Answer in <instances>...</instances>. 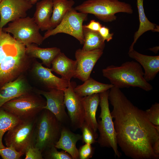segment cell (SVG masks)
<instances>
[{
    "instance_id": "obj_1",
    "label": "cell",
    "mask_w": 159,
    "mask_h": 159,
    "mask_svg": "<svg viewBox=\"0 0 159 159\" xmlns=\"http://www.w3.org/2000/svg\"><path fill=\"white\" fill-rule=\"evenodd\" d=\"M108 100L117 145L127 156L133 159H158L153 150L159 139V126L152 123L145 111L134 105L120 88L109 90Z\"/></svg>"
},
{
    "instance_id": "obj_2",
    "label": "cell",
    "mask_w": 159,
    "mask_h": 159,
    "mask_svg": "<svg viewBox=\"0 0 159 159\" xmlns=\"http://www.w3.org/2000/svg\"><path fill=\"white\" fill-rule=\"evenodd\" d=\"M102 72L111 84L120 89L138 87L147 92L153 89L152 86L144 78V72L138 62L129 61L120 66L110 65L102 69Z\"/></svg>"
},
{
    "instance_id": "obj_3",
    "label": "cell",
    "mask_w": 159,
    "mask_h": 159,
    "mask_svg": "<svg viewBox=\"0 0 159 159\" xmlns=\"http://www.w3.org/2000/svg\"><path fill=\"white\" fill-rule=\"evenodd\" d=\"M62 123L50 111L44 109L36 118L34 145L42 152L55 145L61 135Z\"/></svg>"
},
{
    "instance_id": "obj_4",
    "label": "cell",
    "mask_w": 159,
    "mask_h": 159,
    "mask_svg": "<svg viewBox=\"0 0 159 159\" xmlns=\"http://www.w3.org/2000/svg\"><path fill=\"white\" fill-rule=\"evenodd\" d=\"M74 8L79 12L94 14L106 22L115 20V14L117 13L132 14L133 12L130 4L118 0H87Z\"/></svg>"
},
{
    "instance_id": "obj_5",
    "label": "cell",
    "mask_w": 159,
    "mask_h": 159,
    "mask_svg": "<svg viewBox=\"0 0 159 159\" xmlns=\"http://www.w3.org/2000/svg\"><path fill=\"white\" fill-rule=\"evenodd\" d=\"M109 90L99 94L101 112L97 121V130L99 132L97 141L101 147L112 148L115 157L119 158L121 155L118 150L116 133L109 109Z\"/></svg>"
},
{
    "instance_id": "obj_6",
    "label": "cell",
    "mask_w": 159,
    "mask_h": 159,
    "mask_svg": "<svg viewBox=\"0 0 159 159\" xmlns=\"http://www.w3.org/2000/svg\"><path fill=\"white\" fill-rule=\"evenodd\" d=\"M46 104L41 96L29 93L9 101L1 108L21 120H28L36 118Z\"/></svg>"
},
{
    "instance_id": "obj_7",
    "label": "cell",
    "mask_w": 159,
    "mask_h": 159,
    "mask_svg": "<svg viewBox=\"0 0 159 159\" xmlns=\"http://www.w3.org/2000/svg\"><path fill=\"white\" fill-rule=\"evenodd\" d=\"M2 29L12 34L14 38L26 46L32 44L40 45L44 40L33 17L26 16L10 22Z\"/></svg>"
},
{
    "instance_id": "obj_8",
    "label": "cell",
    "mask_w": 159,
    "mask_h": 159,
    "mask_svg": "<svg viewBox=\"0 0 159 159\" xmlns=\"http://www.w3.org/2000/svg\"><path fill=\"white\" fill-rule=\"evenodd\" d=\"M26 47L22 44L0 64V88L16 79L28 67L32 58L26 54Z\"/></svg>"
},
{
    "instance_id": "obj_9",
    "label": "cell",
    "mask_w": 159,
    "mask_h": 159,
    "mask_svg": "<svg viewBox=\"0 0 159 159\" xmlns=\"http://www.w3.org/2000/svg\"><path fill=\"white\" fill-rule=\"evenodd\" d=\"M36 118L21 120L7 131L4 138L6 147H12L24 155L28 148L34 145Z\"/></svg>"
},
{
    "instance_id": "obj_10",
    "label": "cell",
    "mask_w": 159,
    "mask_h": 159,
    "mask_svg": "<svg viewBox=\"0 0 159 159\" xmlns=\"http://www.w3.org/2000/svg\"><path fill=\"white\" fill-rule=\"evenodd\" d=\"M87 14L78 12L72 8L66 13L59 24L55 28L47 30L43 37L44 40L58 33L70 35L78 40L81 44L84 43L83 22L87 18Z\"/></svg>"
},
{
    "instance_id": "obj_11",
    "label": "cell",
    "mask_w": 159,
    "mask_h": 159,
    "mask_svg": "<svg viewBox=\"0 0 159 159\" xmlns=\"http://www.w3.org/2000/svg\"><path fill=\"white\" fill-rule=\"evenodd\" d=\"M76 86L74 82H70L64 90V102L67 110L69 117L73 128H80L84 122V111L81 97L74 91Z\"/></svg>"
},
{
    "instance_id": "obj_12",
    "label": "cell",
    "mask_w": 159,
    "mask_h": 159,
    "mask_svg": "<svg viewBox=\"0 0 159 159\" xmlns=\"http://www.w3.org/2000/svg\"><path fill=\"white\" fill-rule=\"evenodd\" d=\"M33 6L27 0H2L0 3V29L8 23L26 16Z\"/></svg>"
},
{
    "instance_id": "obj_13",
    "label": "cell",
    "mask_w": 159,
    "mask_h": 159,
    "mask_svg": "<svg viewBox=\"0 0 159 159\" xmlns=\"http://www.w3.org/2000/svg\"><path fill=\"white\" fill-rule=\"evenodd\" d=\"M103 50L97 49L85 51L81 49L77 50L75 53L77 68L74 78L84 82L90 78L95 65L103 53Z\"/></svg>"
},
{
    "instance_id": "obj_14",
    "label": "cell",
    "mask_w": 159,
    "mask_h": 159,
    "mask_svg": "<svg viewBox=\"0 0 159 159\" xmlns=\"http://www.w3.org/2000/svg\"><path fill=\"white\" fill-rule=\"evenodd\" d=\"M37 93L44 96L46 100L44 109L50 111L62 124L68 120L69 117L65 110L64 90L58 89L39 90Z\"/></svg>"
},
{
    "instance_id": "obj_15",
    "label": "cell",
    "mask_w": 159,
    "mask_h": 159,
    "mask_svg": "<svg viewBox=\"0 0 159 159\" xmlns=\"http://www.w3.org/2000/svg\"><path fill=\"white\" fill-rule=\"evenodd\" d=\"M33 72L37 80L48 91L54 89L64 90L68 87L70 82L54 75L51 68L44 67L42 63L38 62L34 64Z\"/></svg>"
},
{
    "instance_id": "obj_16",
    "label": "cell",
    "mask_w": 159,
    "mask_h": 159,
    "mask_svg": "<svg viewBox=\"0 0 159 159\" xmlns=\"http://www.w3.org/2000/svg\"><path fill=\"white\" fill-rule=\"evenodd\" d=\"M31 90V88L22 75L5 84L0 88V108L6 102L30 93Z\"/></svg>"
},
{
    "instance_id": "obj_17",
    "label": "cell",
    "mask_w": 159,
    "mask_h": 159,
    "mask_svg": "<svg viewBox=\"0 0 159 159\" xmlns=\"http://www.w3.org/2000/svg\"><path fill=\"white\" fill-rule=\"evenodd\" d=\"M129 56L136 60L143 67L144 77L147 82L153 80L159 72V56L140 54L134 49L129 51Z\"/></svg>"
},
{
    "instance_id": "obj_18",
    "label": "cell",
    "mask_w": 159,
    "mask_h": 159,
    "mask_svg": "<svg viewBox=\"0 0 159 159\" xmlns=\"http://www.w3.org/2000/svg\"><path fill=\"white\" fill-rule=\"evenodd\" d=\"M82 139L81 135L74 133L68 128L62 126L60 137L55 145L57 149H61L69 153L73 159H79L78 150L76 144Z\"/></svg>"
},
{
    "instance_id": "obj_19",
    "label": "cell",
    "mask_w": 159,
    "mask_h": 159,
    "mask_svg": "<svg viewBox=\"0 0 159 159\" xmlns=\"http://www.w3.org/2000/svg\"><path fill=\"white\" fill-rule=\"evenodd\" d=\"M52 72L60 75L61 78L69 82L74 77L77 68L76 60L67 57L61 52L53 61Z\"/></svg>"
},
{
    "instance_id": "obj_20",
    "label": "cell",
    "mask_w": 159,
    "mask_h": 159,
    "mask_svg": "<svg viewBox=\"0 0 159 159\" xmlns=\"http://www.w3.org/2000/svg\"><path fill=\"white\" fill-rule=\"evenodd\" d=\"M81 101L84 111V122L95 133H97V122L96 113L100 102L99 94L82 97Z\"/></svg>"
},
{
    "instance_id": "obj_21",
    "label": "cell",
    "mask_w": 159,
    "mask_h": 159,
    "mask_svg": "<svg viewBox=\"0 0 159 159\" xmlns=\"http://www.w3.org/2000/svg\"><path fill=\"white\" fill-rule=\"evenodd\" d=\"M37 45L32 44L26 46V54L32 58L40 59L42 61V64L50 68L53 60L61 52L60 49L57 47L41 48Z\"/></svg>"
},
{
    "instance_id": "obj_22",
    "label": "cell",
    "mask_w": 159,
    "mask_h": 159,
    "mask_svg": "<svg viewBox=\"0 0 159 159\" xmlns=\"http://www.w3.org/2000/svg\"><path fill=\"white\" fill-rule=\"evenodd\" d=\"M33 18L40 29H50V23L53 11L52 0H42L36 3Z\"/></svg>"
},
{
    "instance_id": "obj_23",
    "label": "cell",
    "mask_w": 159,
    "mask_h": 159,
    "mask_svg": "<svg viewBox=\"0 0 159 159\" xmlns=\"http://www.w3.org/2000/svg\"><path fill=\"white\" fill-rule=\"evenodd\" d=\"M139 20V28L135 33L134 40L131 45L129 51L133 49L135 44L140 37L145 32L151 30L153 32H159L158 26L150 22L146 17L143 7V0H137Z\"/></svg>"
},
{
    "instance_id": "obj_24",
    "label": "cell",
    "mask_w": 159,
    "mask_h": 159,
    "mask_svg": "<svg viewBox=\"0 0 159 159\" xmlns=\"http://www.w3.org/2000/svg\"><path fill=\"white\" fill-rule=\"evenodd\" d=\"M114 86L112 84L103 83L90 77L81 85L76 86L74 92L82 97L95 94H99L109 90Z\"/></svg>"
},
{
    "instance_id": "obj_25",
    "label": "cell",
    "mask_w": 159,
    "mask_h": 159,
    "mask_svg": "<svg viewBox=\"0 0 159 159\" xmlns=\"http://www.w3.org/2000/svg\"><path fill=\"white\" fill-rule=\"evenodd\" d=\"M53 11L50 23V29L57 26L75 4L73 0H52Z\"/></svg>"
},
{
    "instance_id": "obj_26",
    "label": "cell",
    "mask_w": 159,
    "mask_h": 159,
    "mask_svg": "<svg viewBox=\"0 0 159 159\" xmlns=\"http://www.w3.org/2000/svg\"><path fill=\"white\" fill-rule=\"evenodd\" d=\"M84 43L82 49L85 51H91L97 49L103 50L105 41L99 32L89 29L83 25Z\"/></svg>"
},
{
    "instance_id": "obj_27",
    "label": "cell",
    "mask_w": 159,
    "mask_h": 159,
    "mask_svg": "<svg viewBox=\"0 0 159 159\" xmlns=\"http://www.w3.org/2000/svg\"><path fill=\"white\" fill-rule=\"evenodd\" d=\"M22 43L19 42L9 33L0 29V64L8 55Z\"/></svg>"
},
{
    "instance_id": "obj_28",
    "label": "cell",
    "mask_w": 159,
    "mask_h": 159,
    "mask_svg": "<svg viewBox=\"0 0 159 159\" xmlns=\"http://www.w3.org/2000/svg\"><path fill=\"white\" fill-rule=\"evenodd\" d=\"M21 120L14 114L0 108V148L6 147L4 145L2 139L7 131L19 123Z\"/></svg>"
},
{
    "instance_id": "obj_29",
    "label": "cell",
    "mask_w": 159,
    "mask_h": 159,
    "mask_svg": "<svg viewBox=\"0 0 159 159\" xmlns=\"http://www.w3.org/2000/svg\"><path fill=\"white\" fill-rule=\"evenodd\" d=\"M55 145H52L42 152L44 159H73L72 156L66 151L62 150L59 151Z\"/></svg>"
},
{
    "instance_id": "obj_30",
    "label": "cell",
    "mask_w": 159,
    "mask_h": 159,
    "mask_svg": "<svg viewBox=\"0 0 159 159\" xmlns=\"http://www.w3.org/2000/svg\"><path fill=\"white\" fill-rule=\"evenodd\" d=\"M80 129L82 133V140L84 143L92 144L96 142L95 140L98 137L97 133H95L85 122Z\"/></svg>"
},
{
    "instance_id": "obj_31",
    "label": "cell",
    "mask_w": 159,
    "mask_h": 159,
    "mask_svg": "<svg viewBox=\"0 0 159 159\" xmlns=\"http://www.w3.org/2000/svg\"><path fill=\"white\" fill-rule=\"evenodd\" d=\"M149 121L155 126H159V104L155 102L145 111Z\"/></svg>"
},
{
    "instance_id": "obj_32",
    "label": "cell",
    "mask_w": 159,
    "mask_h": 159,
    "mask_svg": "<svg viewBox=\"0 0 159 159\" xmlns=\"http://www.w3.org/2000/svg\"><path fill=\"white\" fill-rule=\"evenodd\" d=\"M24 155L11 147L0 148V155L3 159H19Z\"/></svg>"
},
{
    "instance_id": "obj_33",
    "label": "cell",
    "mask_w": 159,
    "mask_h": 159,
    "mask_svg": "<svg viewBox=\"0 0 159 159\" xmlns=\"http://www.w3.org/2000/svg\"><path fill=\"white\" fill-rule=\"evenodd\" d=\"M94 153V148L91 144L85 143L78 150L79 158L80 159H89L92 158Z\"/></svg>"
},
{
    "instance_id": "obj_34",
    "label": "cell",
    "mask_w": 159,
    "mask_h": 159,
    "mask_svg": "<svg viewBox=\"0 0 159 159\" xmlns=\"http://www.w3.org/2000/svg\"><path fill=\"white\" fill-rule=\"evenodd\" d=\"M24 154L25 159H43L42 153L34 145L30 146L26 150Z\"/></svg>"
},
{
    "instance_id": "obj_35",
    "label": "cell",
    "mask_w": 159,
    "mask_h": 159,
    "mask_svg": "<svg viewBox=\"0 0 159 159\" xmlns=\"http://www.w3.org/2000/svg\"><path fill=\"white\" fill-rule=\"evenodd\" d=\"M98 32L105 41L108 42L112 39L113 33H110L109 29L107 27L102 26Z\"/></svg>"
},
{
    "instance_id": "obj_36",
    "label": "cell",
    "mask_w": 159,
    "mask_h": 159,
    "mask_svg": "<svg viewBox=\"0 0 159 159\" xmlns=\"http://www.w3.org/2000/svg\"><path fill=\"white\" fill-rule=\"evenodd\" d=\"M83 26L90 30L98 32L102 26L101 24L99 22L95 21V20H91L88 24L83 25Z\"/></svg>"
},
{
    "instance_id": "obj_37",
    "label": "cell",
    "mask_w": 159,
    "mask_h": 159,
    "mask_svg": "<svg viewBox=\"0 0 159 159\" xmlns=\"http://www.w3.org/2000/svg\"><path fill=\"white\" fill-rule=\"evenodd\" d=\"M153 150L156 155L159 156V139L157 140L154 144Z\"/></svg>"
},
{
    "instance_id": "obj_38",
    "label": "cell",
    "mask_w": 159,
    "mask_h": 159,
    "mask_svg": "<svg viewBox=\"0 0 159 159\" xmlns=\"http://www.w3.org/2000/svg\"><path fill=\"white\" fill-rule=\"evenodd\" d=\"M149 49L154 52L155 53H157L159 50V47L157 46L154 47Z\"/></svg>"
},
{
    "instance_id": "obj_39",
    "label": "cell",
    "mask_w": 159,
    "mask_h": 159,
    "mask_svg": "<svg viewBox=\"0 0 159 159\" xmlns=\"http://www.w3.org/2000/svg\"><path fill=\"white\" fill-rule=\"evenodd\" d=\"M29 1L32 5L36 3L39 0H27Z\"/></svg>"
},
{
    "instance_id": "obj_40",
    "label": "cell",
    "mask_w": 159,
    "mask_h": 159,
    "mask_svg": "<svg viewBox=\"0 0 159 159\" xmlns=\"http://www.w3.org/2000/svg\"><path fill=\"white\" fill-rule=\"evenodd\" d=\"M2 0H0V2H1V1Z\"/></svg>"
}]
</instances>
